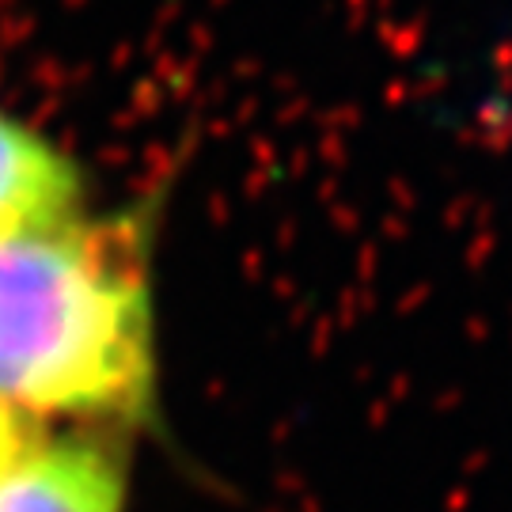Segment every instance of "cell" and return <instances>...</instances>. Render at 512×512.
<instances>
[{
    "label": "cell",
    "mask_w": 512,
    "mask_h": 512,
    "mask_svg": "<svg viewBox=\"0 0 512 512\" xmlns=\"http://www.w3.org/2000/svg\"><path fill=\"white\" fill-rule=\"evenodd\" d=\"M152 202L0 247V406L54 429L160 418Z\"/></svg>",
    "instance_id": "cell-1"
},
{
    "label": "cell",
    "mask_w": 512,
    "mask_h": 512,
    "mask_svg": "<svg viewBox=\"0 0 512 512\" xmlns=\"http://www.w3.org/2000/svg\"><path fill=\"white\" fill-rule=\"evenodd\" d=\"M129 478L126 433L54 429L0 486V512H126Z\"/></svg>",
    "instance_id": "cell-2"
},
{
    "label": "cell",
    "mask_w": 512,
    "mask_h": 512,
    "mask_svg": "<svg viewBox=\"0 0 512 512\" xmlns=\"http://www.w3.org/2000/svg\"><path fill=\"white\" fill-rule=\"evenodd\" d=\"M88 213V179L69 148L0 107V247Z\"/></svg>",
    "instance_id": "cell-3"
},
{
    "label": "cell",
    "mask_w": 512,
    "mask_h": 512,
    "mask_svg": "<svg viewBox=\"0 0 512 512\" xmlns=\"http://www.w3.org/2000/svg\"><path fill=\"white\" fill-rule=\"evenodd\" d=\"M50 433H54V425L27 418L12 406H0V486L35 456Z\"/></svg>",
    "instance_id": "cell-4"
}]
</instances>
